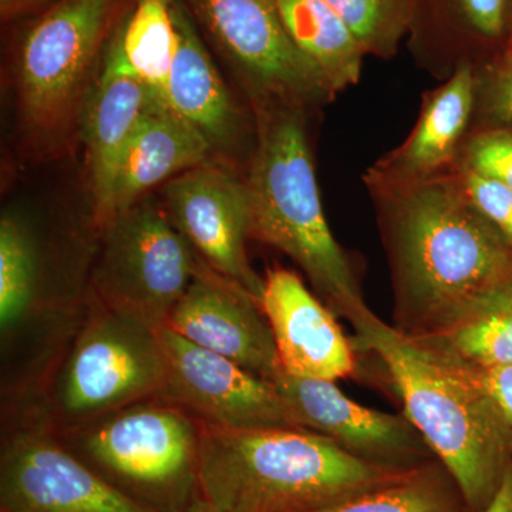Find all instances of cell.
<instances>
[{
    "label": "cell",
    "instance_id": "obj_7",
    "mask_svg": "<svg viewBox=\"0 0 512 512\" xmlns=\"http://www.w3.org/2000/svg\"><path fill=\"white\" fill-rule=\"evenodd\" d=\"M56 434L104 480L153 511L177 512L192 493L200 495V421L160 397Z\"/></svg>",
    "mask_w": 512,
    "mask_h": 512
},
{
    "label": "cell",
    "instance_id": "obj_25",
    "mask_svg": "<svg viewBox=\"0 0 512 512\" xmlns=\"http://www.w3.org/2000/svg\"><path fill=\"white\" fill-rule=\"evenodd\" d=\"M356 37L366 55H396L412 28L414 0H325Z\"/></svg>",
    "mask_w": 512,
    "mask_h": 512
},
{
    "label": "cell",
    "instance_id": "obj_16",
    "mask_svg": "<svg viewBox=\"0 0 512 512\" xmlns=\"http://www.w3.org/2000/svg\"><path fill=\"white\" fill-rule=\"evenodd\" d=\"M259 305L286 375L330 382L355 375L356 350L336 313L295 272L282 266L269 269Z\"/></svg>",
    "mask_w": 512,
    "mask_h": 512
},
{
    "label": "cell",
    "instance_id": "obj_1",
    "mask_svg": "<svg viewBox=\"0 0 512 512\" xmlns=\"http://www.w3.org/2000/svg\"><path fill=\"white\" fill-rule=\"evenodd\" d=\"M350 325L353 348L382 362L404 416L439 458L464 507L483 510L512 464V427L473 369L373 311Z\"/></svg>",
    "mask_w": 512,
    "mask_h": 512
},
{
    "label": "cell",
    "instance_id": "obj_20",
    "mask_svg": "<svg viewBox=\"0 0 512 512\" xmlns=\"http://www.w3.org/2000/svg\"><path fill=\"white\" fill-rule=\"evenodd\" d=\"M285 28L333 93L359 82L365 50L325 0H278Z\"/></svg>",
    "mask_w": 512,
    "mask_h": 512
},
{
    "label": "cell",
    "instance_id": "obj_4",
    "mask_svg": "<svg viewBox=\"0 0 512 512\" xmlns=\"http://www.w3.org/2000/svg\"><path fill=\"white\" fill-rule=\"evenodd\" d=\"M251 107L256 138L245 175L251 237L288 255L326 305L352 323L370 309L323 214L305 107L278 100Z\"/></svg>",
    "mask_w": 512,
    "mask_h": 512
},
{
    "label": "cell",
    "instance_id": "obj_19",
    "mask_svg": "<svg viewBox=\"0 0 512 512\" xmlns=\"http://www.w3.org/2000/svg\"><path fill=\"white\" fill-rule=\"evenodd\" d=\"M474 97L473 67L461 60L451 79L430 94L409 140L382 164L380 175L384 183L403 190L430 180L450 163L470 119Z\"/></svg>",
    "mask_w": 512,
    "mask_h": 512
},
{
    "label": "cell",
    "instance_id": "obj_15",
    "mask_svg": "<svg viewBox=\"0 0 512 512\" xmlns=\"http://www.w3.org/2000/svg\"><path fill=\"white\" fill-rule=\"evenodd\" d=\"M274 383L305 429L325 434L363 460L413 468L433 454L404 414L362 406L346 396L336 382L281 372Z\"/></svg>",
    "mask_w": 512,
    "mask_h": 512
},
{
    "label": "cell",
    "instance_id": "obj_18",
    "mask_svg": "<svg viewBox=\"0 0 512 512\" xmlns=\"http://www.w3.org/2000/svg\"><path fill=\"white\" fill-rule=\"evenodd\" d=\"M215 160L207 141L164 103L151 100L138 120L119 165L116 217L190 168Z\"/></svg>",
    "mask_w": 512,
    "mask_h": 512
},
{
    "label": "cell",
    "instance_id": "obj_6",
    "mask_svg": "<svg viewBox=\"0 0 512 512\" xmlns=\"http://www.w3.org/2000/svg\"><path fill=\"white\" fill-rule=\"evenodd\" d=\"M164 379L157 329L107 308L89 291L86 315L69 348L35 402L12 414H28L60 433L160 396Z\"/></svg>",
    "mask_w": 512,
    "mask_h": 512
},
{
    "label": "cell",
    "instance_id": "obj_22",
    "mask_svg": "<svg viewBox=\"0 0 512 512\" xmlns=\"http://www.w3.org/2000/svg\"><path fill=\"white\" fill-rule=\"evenodd\" d=\"M417 338L471 367L512 365V279L477 299L447 328Z\"/></svg>",
    "mask_w": 512,
    "mask_h": 512
},
{
    "label": "cell",
    "instance_id": "obj_12",
    "mask_svg": "<svg viewBox=\"0 0 512 512\" xmlns=\"http://www.w3.org/2000/svg\"><path fill=\"white\" fill-rule=\"evenodd\" d=\"M164 210L202 261L261 301L264 279L249 262L251 201L247 180L218 160L163 185Z\"/></svg>",
    "mask_w": 512,
    "mask_h": 512
},
{
    "label": "cell",
    "instance_id": "obj_17",
    "mask_svg": "<svg viewBox=\"0 0 512 512\" xmlns=\"http://www.w3.org/2000/svg\"><path fill=\"white\" fill-rule=\"evenodd\" d=\"M151 100L146 84L111 42L79 121L92 191V224L99 234L116 218L114 191L121 156Z\"/></svg>",
    "mask_w": 512,
    "mask_h": 512
},
{
    "label": "cell",
    "instance_id": "obj_27",
    "mask_svg": "<svg viewBox=\"0 0 512 512\" xmlns=\"http://www.w3.org/2000/svg\"><path fill=\"white\" fill-rule=\"evenodd\" d=\"M466 167L488 175L512 191V130L494 128L478 134L468 144Z\"/></svg>",
    "mask_w": 512,
    "mask_h": 512
},
{
    "label": "cell",
    "instance_id": "obj_26",
    "mask_svg": "<svg viewBox=\"0 0 512 512\" xmlns=\"http://www.w3.org/2000/svg\"><path fill=\"white\" fill-rule=\"evenodd\" d=\"M458 183L471 204L512 247V191L495 178L477 173L466 165L461 168Z\"/></svg>",
    "mask_w": 512,
    "mask_h": 512
},
{
    "label": "cell",
    "instance_id": "obj_24",
    "mask_svg": "<svg viewBox=\"0 0 512 512\" xmlns=\"http://www.w3.org/2000/svg\"><path fill=\"white\" fill-rule=\"evenodd\" d=\"M450 477L419 466L406 476L309 512H461L464 505Z\"/></svg>",
    "mask_w": 512,
    "mask_h": 512
},
{
    "label": "cell",
    "instance_id": "obj_3",
    "mask_svg": "<svg viewBox=\"0 0 512 512\" xmlns=\"http://www.w3.org/2000/svg\"><path fill=\"white\" fill-rule=\"evenodd\" d=\"M201 504L210 512H309L406 476L308 429L200 423Z\"/></svg>",
    "mask_w": 512,
    "mask_h": 512
},
{
    "label": "cell",
    "instance_id": "obj_13",
    "mask_svg": "<svg viewBox=\"0 0 512 512\" xmlns=\"http://www.w3.org/2000/svg\"><path fill=\"white\" fill-rule=\"evenodd\" d=\"M177 52L164 104L207 141L215 160L241 167L255 148V120L245 113L180 0L171 6Z\"/></svg>",
    "mask_w": 512,
    "mask_h": 512
},
{
    "label": "cell",
    "instance_id": "obj_31",
    "mask_svg": "<svg viewBox=\"0 0 512 512\" xmlns=\"http://www.w3.org/2000/svg\"><path fill=\"white\" fill-rule=\"evenodd\" d=\"M480 512H512V464L505 471L500 487L495 491L490 503Z\"/></svg>",
    "mask_w": 512,
    "mask_h": 512
},
{
    "label": "cell",
    "instance_id": "obj_32",
    "mask_svg": "<svg viewBox=\"0 0 512 512\" xmlns=\"http://www.w3.org/2000/svg\"><path fill=\"white\" fill-rule=\"evenodd\" d=\"M503 62L512 64V33L510 36V40H508L507 49H505Z\"/></svg>",
    "mask_w": 512,
    "mask_h": 512
},
{
    "label": "cell",
    "instance_id": "obj_5",
    "mask_svg": "<svg viewBox=\"0 0 512 512\" xmlns=\"http://www.w3.org/2000/svg\"><path fill=\"white\" fill-rule=\"evenodd\" d=\"M138 0H59L22 23L15 40L20 120L39 143H60L79 123L110 43Z\"/></svg>",
    "mask_w": 512,
    "mask_h": 512
},
{
    "label": "cell",
    "instance_id": "obj_14",
    "mask_svg": "<svg viewBox=\"0 0 512 512\" xmlns=\"http://www.w3.org/2000/svg\"><path fill=\"white\" fill-rule=\"evenodd\" d=\"M165 326L256 376L274 382L282 372L274 336L258 299L202 259Z\"/></svg>",
    "mask_w": 512,
    "mask_h": 512
},
{
    "label": "cell",
    "instance_id": "obj_23",
    "mask_svg": "<svg viewBox=\"0 0 512 512\" xmlns=\"http://www.w3.org/2000/svg\"><path fill=\"white\" fill-rule=\"evenodd\" d=\"M173 0H138L113 43L151 96L164 103V92L177 52Z\"/></svg>",
    "mask_w": 512,
    "mask_h": 512
},
{
    "label": "cell",
    "instance_id": "obj_33",
    "mask_svg": "<svg viewBox=\"0 0 512 512\" xmlns=\"http://www.w3.org/2000/svg\"><path fill=\"white\" fill-rule=\"evenodd\" d=\"M197 512H210V511H208L207 508L204 507V505L200 504V505H198Z\"/></svg>",
    "mask_w": 512,
    "mask_h": 512
},
{
    "label": "cell",
    "instance_id": "obj_21",
    "mask_svg": "<svg viewBox=\"0 0 512 512\" xmlns=\"http://www.w3.org/2000/svg\"><path fill=\"white\" fill-rule=\"evenodd\" d=\"M507 13L508 0H414L410 33L421 49L464 55L501 39Z\"/></svg>",
    "mask_w": 512,
    "mask_h": 512
},
{
    "label": "cell",
    "instance_id": "obj_29",
    "mask_svg": "<svg viewBox=\"0 0 512 512\" xmlns=\"http://www.w3.org/2000/svg\"><path fill=\"white\" fill-rule=\"evenodd\" d=\"M471 367V366H470ZM495 406L512 427V365L471 367Z\"/></svg>",
    "mask_w": 512,
    "mask_h": 512
},
{
    "label": "cell",
    "instance_id": "obj_10",
    "mask_svg": "<svg viewBox=\"0 0 512 512\" xmlns=\"http://www.w3.org/2000/svg\"><path fill=\"white\" fill-rule=\"evenodd\" d=\"M0 512H156L121 493L28 416L2 417Z\"/></svg>",
    "mask_w": 512,
    "mask_h": 512
},
{
    "label": "cell",
    "instance_id": "obj_11",
    "mask_svg": "<svg viewBox=\"0 0 512 512\" xmlns=\"http://www.w3.org/2000/svg\"><path fill=\"white\" fill-rule=\"evenodd\" d=\"M157 335L165 365L160 399L220 429H305L272 380L194 345L168 326Z\"/></svg>",
    "mask_w": 512,
    "mask_h": 512
},
{
    "label": "cell",
    "instance_id": "obj_2",
    "mask_svg": "<svg viewBox=\"0 0 512 512\" xmlns=\"http://www.w3.org/2000/svg\"><path fill=\"white\" fill-rule=\"evenodd\" d=\"M400 191L390 229L396 328L430 336L512 279V247L458 180L430 178Z\"/></svg>",
    "mask_w": 512,
    "mask_h": 512
},
{
    "label": "cell",
    "instance_id": "obj_30",
    "mask_svg": "<svg viewBox=\"0 0 512 512\" xmlns=\"http://www.w3.org/2000/svg\"><path fill=\"white\" fill-rule=\"evenodd\" d=\"M59 0H0L3 25L18 26L45 15Z\"/></svg>",
    "mask_w": 512,
    "mask_h": 512
},
{
    "label": "cell",
    "instance_id": "obj_9",
    "mask_svg": "<svg viewBox=\"0 0 512 512\" xmlns=\"http://www.w3.org/2000/svg\"><path fill=\"white\" fill-rule=\"evenodd\" d=\"M208 49L244 86L251 103L278 100L299 106L333 96L325 76L295 45L278 0H180Z\"/></svg>",
    "mask_w": 512,
    "mask_h": 512
},
{
    "label": "cell",
    "instance_id": "obj_28",
    "mask_svg": "<svg viewBox=\"0 0 512 512\" xmlns=\"http://www.w3.org/2000/svg\"><path fill=\"white\" fill-rule=\"evenodd\" d=\"M484 90L485 114L494 123L512 124V64L501 63Z\"/></svg>",
    "mask_w": 512,
    "mask_h": 512
},
{
    "label": "cell",
    "instance_id": "obj_8",
    "mask_svg": "<svg viewBox=\"0 0 512 512\" xmlns=\"http://www.w3.org/2000/svg\"><path fill=\"white\" fill-rule=\"evenodd\" d=\"M200 261L164 207L143 198L101 232L90 292L107 308L158 329L190 288Z\"/></svg>",
    "mask_w": 512,
    "mask_h": 512
}]
</instances>
